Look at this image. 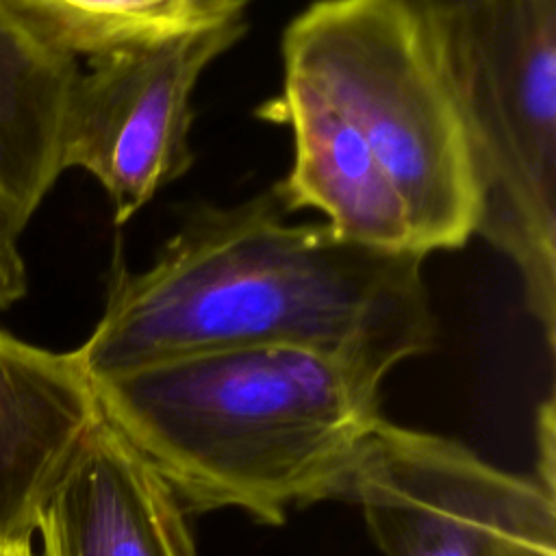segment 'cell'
Wrapping results in <instances>:
<instances>
[{
  "label": "cell",
  "mask_w": 556,
  "mask_h": 556,
  "mask_svg": "<svg viewBox=\"0 0 556 556\" xmlns=\"http://www.w3.org/2000/svg\"><path fill=\"white\" fill-rule=\"evenodd\" d=\"M439 28L482 191L476 235L517 269L554 350L556 0H480Z\"/></svg>",
  "instance_id": "4"
},
{
  "label": "cell",
  "mask_w": 556,
  "mask_h": 556,
  "mask_svg": "<svg viewBox=\"0 0 556 556\" xmlns=\"http://www.w3.org/2000/svg\"><path fill=\"white\" fill-rule=\"evenodd\" d=\"M0 9L43 48L91 61L245 17L248 0H0Z\"/></svg>",
  "instance_id": "11"
},
{
  "label": "cell",
  "mask_w": 556,
  "mask_h": 556,
  "mask_svg": "<svg viewBox=\"0 0 556 556\" xmlns=\"http://www.w3.org/2000/svg\"><path fill=\"white\" fill-rule=\"evenodd\" d=\"M382 382L319 352H198L93 382L100 415L191 513L232 508L280 526L295 506L343 500L384 419Z\"/></svg>",
  "instance_id": "2"
},
{
  "label": "cell",
  "mask_w": 556,
  "mask_h": 556,
  "mask_svg": "<svg viewBox=\"0 0 556 556\" xmlns=\"http://www.w3.org/2000/svg\"><path fill=\"white\" fill-rule=\"evenodd\" d=\"M267 191L195 206L135 271L115 250L102 317L76 354L91 382L198 352L287 345L384 382L437 343L424 254L289 224Z\"/></svg>",
  "instance_id": "1"
},
{
  "label": "cell",
  "mask_w": 556,
  "mask_h": 556,
  "mask_svg": "<svg viewBox=\"0 0 556 556\" xmlns=\"http://www.w3.org/2000/svg\"><path fill=\"white\" fill-rule=\"evenodd\" d=\"M282 63L367 141L424 256L478 232L482 191L437 17L406 0H315L285 28Z\"/></svg>",
  "instance_id": "3"
},
{
  "label": "cell",
  "mask_w": 556,
  "mask_h": 556,
  "mask_svg": "<svg viewBox=\"0 0 556 556\" xmlns=\"http://www.w3.org/2000/svg\"><path fill=\"white\" fill-rule=\"evenodd\" d=\"M345 502L382 556H556V491L465 443L382 419Z\"/></svg>",
  "instance_id": "5"
},
{
  "label": "cell",
  "mask_w": 556,
  "mask_h": 556,
  "mask_svg": "<svg viewBox=\"0 0 556 556\" xmlns=\"http://www.w3.org/2000/svg\"><path fill=\"white\" fill-rule=\"evenodd\" d=\"M248 30L239 17L176 39L91 59L63 122L61 165L89 172L126 224L193 165V91Z\"/></svg>",
  "instance_id": "6"
},
{
  "label": "cell",
  "mask_w": 556,
  "mask_h": 556,
  "mask_svg": "<svg viewBox=\"0 0 556 556\" xmlns=\"http://www.w3.org/2000/svg\"><path fill=\"white\" fill-rule=\"evenodd\" d=\"M80 67L0 9V191L30 219L63 172L61 139Z\"/></svg>",
  "instance_id": "10"
},
{
  "label": "cell",
  "mask_w": 556,
  "mask_h": 556,
  "mask_svg": "<svg viewBox=\"0 0 556 556\" xmlns=\"http://www.w3.org/2000/svg\"><path fill=\"white\" fill-rule=\"evenodd\" d=\"M0 556H33V547H20V545H0Z\"/></svg>",
  "instance_id": "15"
},
{
  "label": "cell",
  "mask_w": 556,
  "mask_h": 556,
  "mask_svg": "<svg viewBox=\"0 0 556 556\" xmlns=\"http://www.w3.org/2000/svg\"><path fill=\"white\" fill-rule=\"evenodd\" d=\"M191 510L102 415L37 519L43 556H200Z\"/></svg>",
  "instance_id": "7"
},
{
  "label": "cell",
  "mask_w": 556,
  "mask_h": 556,
  "mask_svg": "<svg viewBox=\"0 0 556 556\" xmlns=\"http://www.w3.org/2000/svg\"><path fill=\"white\" fill-rule=\"evenodd\" d=\"M554 397L549 395L536 415V471L534 478L549 491H556V441H554Z\"/></svg>",
  "instance_id": "13"
},
{
  "label": "cell",
  "mask_w": 556,
  "mask_h": 556,
  "mask_svg": "<svg viewBox=\"0 0 556 556\" xmlns=\"http://www.w3.org/2000/svg\"><path fill=\"white\" fill-rule=\"evenodd\" d=\"M406 2L415 4L417 9H421L424 13L437 17V20H445V17H452L456 13L471 9L480 0H406Z\"/></svg>",
  "instance_id": "14"
},
{
  "label": "cell",
  "mask_w": 556,
  "mask_h": 556,
  "mask_svg": "<svg viewBox=\"0 0 556 556\" xmlns=\"http://www.w3.org/2000/svg\"><path fill=\"white\" fill-rule=\"evenodd\" d=\"M256 115L289 126L293 161L271 189L287 213L313 208L341 239L391 252H417L391 178L358 130L313 87L285 74L282 89Z\"/></svg>",
  "instance_id": "9"
},
{
  "label": "cell",
  "mask_w": 556,
  "mask_h": 556,
  "mask_svg": "<svg viewBox=\"0 0 556 556\" xmlns=\"http://www.w3.org/2000/svg\"><path fill=\"white\" fill-rule=\"evenodd\" d=\"M100 408L76 350L0 328V545L30 547L37 519Z\"/></svg>",
  "instance_id": "8"
},
{
  "label": "cell",
  "mask_w": 556,
  "mask_h": 556,
  "mask_svg": "<svg viewBox=\"0 0 556 556\" xmlns=\"http://www.w3.org/2000/svg\"><path fill=\"white\" fill-rule=\"evenodd\" d=\"M28 222L0 191V308H9L26 293V267L17 241Z\"/></svg>",
  "instance_id": "12"
}]
</instances>
